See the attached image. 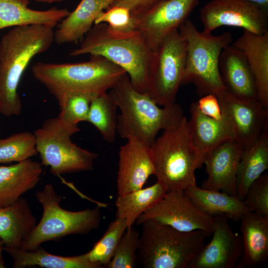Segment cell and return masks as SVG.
Listing matches in <instances>:
<instances>
[{"instance_id": "1", "label": "cell", "mask_w": 268, "mask_h": 268, "mask_svg": "<svg viewBox=\"0 0 268 268\" xmlns=\"http://www.w3.org/2000/svg\"><path fill=\"white\" fill-rule=\"evenodd\" d=\"M31 71L33 77L54 97L60 111L70 96L84 94L94 98L107 92L127 74L120 67L97 55L80 63L39 62L33 65Z\"/></svg>"}, {"instance_id": "2", "label": "cell", "mask_w": 268, "mask_h": 268, "mask_svg": "<svg viewBox=\"0 0 268 268\" xmlns=\"http://www.w3.org/2000/svg\"><path fill=\"white\" fill-rule=\"evenodd\" d=\"M54 42V28L42 25L13 27L0 41V113L18 116L23 106L17 89L31 60Z\"/></svg>"}, {"instance_id": "3", "label": "cell", "mask_w": 268, "mask_h": 268, "mask_svg": "<svg viewBox=\"0 0 268 268\" xmlns=\"http://www.w3.org/2000/svg\"><path fill=\"white\" fill-rule=\"evenodd\" d=\"M110 90L108 94L120 111L117 132L124 139H135L150 147L160 131L176 127L184 116L176 102L160 107L148 93L136 90L127 74Z\"/></svg>"}, {"instance_id": "4", "label": "cell", "mask_w": 268, "mask_h": 268, "mask_svg": "<svg viewBox=\"0 0 268 268\" xmlns=\"http://www.w3.org/2000/svg\"><path fill=\"white\" fill-rule=\"evenodd\" d=\"M102 56L125 70L137 91L147 93L149 71L154 55L140 32H120L106 23L94 24L80 46L69 55Z\"/></svg>"}, {"instance_id": "5", "label": "cell", "mask_w": 268, "mask_h": 268, "mask_svg": "<svg viewBox=\"0 0 268 268\" xmlns=\"http://www.w3.org/2000/svg\"><path fill=\"white\" fill-rule=\"evenodd\" d=\"M137 263L145 268H188L210 234L179 231L152 219L142 224Z\"/></svg>"}, {"instance_id": "6", "label": "cell", "mask_w": 268, "mask_h": 268, "mask_svg": "<svg viewBox=\"0 0 268 268\" xmlns=\"http://www.w3.org/2000/svg\"><path fill=\"white\" fill-rule=\"evenodd\" d=\"M187 122L184 116L178 126L163 131L150 147L155 175L168 191L196 185L195 171L204 163L205 155L193 145Z\"/></svg>"}, {"instance_id": "7", "label": "cell", "mask_w": 268, "mask_h": 268, "mask_svg": "<svg viewBox=\"0 0 268 268\" xmlns=\"http://www.w3.org/2000/svg\"><path fill=\"white\" fill-rule=\"evenodd\" d=\"M187 42L185 67L181 85L193 83L198 94L217 95L225 90L219 69L222 50L230 45L233 37L229 32L214 36L200 32L188 19L178 29Z\"/></svg>"}, {"instance_id": "8", "label": "cell", "mask_w": 268, "mask_h": 268, "mask_svg": "<svg viewBox=\"0 0 268 268\" xmlns=\"http://www.w3.org/2000/svg\"><path fill=\"white\" fill-rule=\"evenodd\" d=\"M42 205L43 214L40 221L22 242L20 248L34 250L42 243L58 241L69 235H85L97 229L101 221L99 206L73 211L60 205L63 198L51 184L35 194Z\"/></svg>"}, {"instance_id": "9", "label": "cell", "mask_w": 268, "mask_h": 268, "mask_svg": "<svg viewBox=\"0 0 268 268\" xmlns=\"http://www.w3.org/2000/svg\"><path fill=\"white\" fill-rule=\"evenodd\" d=\"M80 131L59 117L46 119L34 134L41 164L49 166L51 173L60 177L67 173L92 169L98 154L72 142L71 137Z\"/></svg>"}, {"instance_id": "10", "label": "cell", "mask_w": 268, "mask_h": 268, "mask_svg": "<svg viewBox=\"0 0 268 268\" xmlns=\"http://www.w3.org/2000/svg\"><path fill=\"white\" fill-rule=\"evenodd\" d=\"M187 42L178 29L168 35L154 52L148 94L159 106L175 103L185 67Z\"/></svg>"}, {"instance_id": "11", "label": "cell", "mask_w": 268, "mask_h": 268, "mask_svg": "<svg viewBox=\"0 0 268 268\" xmlns=\"http://www.w3.org/2000/svg\"><path fill=\"white\" fill-rule=\"evenodd\" d=\"M203 32L223 26L240 27L256 34L268 32V8L243 0H212L200 10Z\"/></svg>"}, {"instance_id": "12", "label": "cell", "mask_w": 268, "mask_h": 268, "mask_svg": "<svg viewBox=\"0 0 268 268\" xmlns=\"http://www.w3.org/2000/svg\"><path fill=\"white\" fill-rule=\"evenodd\" d=\"M152 219L181 231L202 230L211 234L213 217L197 207L184 190L169 191L157 203L141 214L135 223Z\"/></svg>"}, {"instance_id": "13", "label": "cell", "mask_w": 268, "mask_h": 268, "mask_svg": "<svg viewBox=\"0 0 268 268\" xmlns=\"http://www.w3.org/2000/svg\"><path fill=\"white\" fill-rule=\"evenodd\" d=\"M199 3V0H164L132 16L135 29L155 52L163 40L188 19Z\"/></svg>"}, {"instance_id": "14", "label": "cell", "mask_w": 268, "mask_h": 268, "mask_svg": "<svg viewBox=\"0 0 268 268\" xmlns=\"http://www.w3.org/2000/svg\"><path fill=\"white\" fill-rule=\"evenodd\" d=\"M215 95L223 117L233 129L235 139L244 150L249 148L268 129V109L259 101L236 99L225 90Z\"/></svg>"}, {"instance_id": "15", "label": "cell", "mask_w": 268, "mask_h": 268, "mask_svg": "<svg viewBox=\"0 0 268 268\" xmlns=\"http://www.w3.org/2000/svg\"><path fill=\"white\" fill-rule=\"evenodd\" d=\"M212 237L192 260L188 268H235L243 254L242 238L232 230L228 218L213 216Z\"/></svg>"}, {"instance_id": "16", "label": "cell", "mask_w": 268, "mask_h": 268, "mask_svg": "<svg viewBox=\"0 0 268 268\" xmlns=\"http://www.w3.org/2000/svg\"><path fill=\"white\" fill-rule=\"evenodd\" d=\"M244 149L235 139L226 141L205 155L204 163L207 178L201 188L221 191L237 197L236 179L239 164Z\"/></svg>"}, {"instance_id": "17", "label": "cell", "mask_w": 268, "mask_h": 268, "mask_svg": "<svg viewBox=\"0 0 268 268\" xmlns=\"http://www.w3.org/2000/svg\"><path fill=\"white\" fill-rule=\"evenodd\" d=\"M152 175H155V169L150 146L135 139H128L119 152L118 195L142 188Z\"/></svg>"}, {"instance_id": "18", "label": "cell", "mask_w": 268, "mask_h": 268, "mask_svg": "<svg viewBox=\"0 0 268 268\" xmlns=\"http://www.w3.org/2000/svg\"><path fill=\"white\" fill-rule=\"evenodd\" d=\"M218 66L225 91L230 95L246 102L259 101L254 76L240 50L233 45L224 48Z\"/></svg>"}, {"instance_id": "19", "label": "cell", "mask_w": 268, "mask_h": 268, "mask_svg": "<svg viewBox=\"0 0 268 268\" xmlns=\"http://www.w3.org/2000/svg\"><path fill=\"white\" fill-rule=\"evenodd\" d=\"M42 172L41 163L30 158L0 166V207L14 203L22 195L34 188Z\"/></svg>"}, {"instance_id": "20", "label": "cell", "mask_w": 268, "mask_h": 268, "mask_svg": "<svg viewBox=\"0 0 268 268\" xmlns=\"http://www.w3.org/2000/svg\"><path fill=\"white\" fill-rule=\"evenodd\" d=\"M115 0H81L75 9L64 18L54 31L57 45L77 43L90 30L96 18Z\"/></svg>"}, {"instance_id": "21", "label": "cell", "mask_w": 268, "mask_h": 268, "mask_svg": "<svg viewBox=\"0 0 268 268\" xmlns=\"http://www.w3.org/2000/svg\"><path fill=\"white\" fill-rule=\"evenodd\" d=\"M232 45L244 55L256 80L259 101L268 109V32L258 35L243 30Z\"/></svg>"}, {"instance_id": "22", "label": "cell", "mask_w": 268, "mask_h": 268, "mask_svg": "<svg viewBox=\"0 0 268 268\" xmlns=\"http://www.w3.org/2000/svg\"><path fill=\"white\" fill-rule=\"evenodd\" d=\"M190 118L188 127L192 142L201 153H206L218 145L235 139L233 129L227 120L220 121L208 117L200 112L196 102L190 108Z\"/></svg>"}, {"instance_id": "23", "label": "cell", "mask_w": 268, "mask_h": 268, "mask_svg": "<svg viewBox=\"0 0 268 268\" xmlns=\"http://www.w3.org/2000/svg\"><path fill=\"white\" fill-rule=\"evenodd\" d=\"M240 220L243 254L237 268L258 267L268 259V218L250 211Z\"/></svg>"}, {"instance_id": "24", "label": "cell", "mask_w": 268, "mask_h": 268, "mask_svg": "<svg viewBox=\"0 0 268 268\" xmlns=\"http://www.w3.org/2000/svg\"><path fill=\"white\" fill-rule=\"evenodd\" d=\"M29 0H0V30L11 26L42 25L54 28L70 12L53 7L37 10L27 7Z\"/></svg>"}, {"instance_id": "25", "label": "cell", "mask_w": 268, "mask_h": 268, "mask_svg": "<svg viewBox=\"0 0 268 268\" xmlns=\"http://www.w3.org/2000/svg\"><path fill=\"white\" fill-rule=\"evenodd\" d=\"M37 224L27 200L21 197L9 205L0 207V238L4 246L20 248Z\"/></svg>"}, {"instance_id": "26", "label": "cell", "mask_w": 268, "mask_h": 268, "mask_svg": "<svg viewBox=\"0 0 268 268\" xmlns=\"http://www.w3.org/2000/svg\"><path fill=\"white\" fill-rule=\"evenodd\" d=\"M184 192L197 207L212 217L223 215L228 219L240 220L250 212L243 201L223 192L204 189L196 185Z\"/></svg>"}, {"instance_id": "27", "label": "cell", "mask_w": 268, "mask_h": 268, "mask_svg": "<svg viewBox=\"0 0 268 268\" xmlns=\"http://www.w3.org/2000/svg\"><path fill=\"white\" fill-rule=\"evenodd\" d=\"M12 258L13 268L38 266L46 268H103L88 260L86 254L73 257H63L48 253L41 245L34 250L3 246Z\"/></svg>"}, {"instance_id": "28", "label": "cell", "mask_w": 268, "mask_h": 268, "mask_svg": "<svg viewBox=\"0 0 268 268\" xmlns=\"http://www.w3.org/2000/svg\"><path fill=\"white\" fill-rule=\"evenodd\" d=\"M268 169V129L256 142L243 150L236 179L237 197L243 201L251 185Z\"/></svg>"}, {"instance_id": "29", "label": "cell", "mask_w": 268, "mask_h": 268, "mask_svg": "<svg viewBox=\"0 0 268 268\" xmlns=\"http://www.w3.org/2000/svg\"><path fill=\"white\" fill-rule=\"evenodd\" d=\"M168 192L158 180L147 188L118 195L115 202L116 217L125 219L127 228L133 226L138 217L160 201Z\"/></svg>"}, {"instance_id": "30", "label": "cell", "mask_w": 268, "mask_h": 268, "mask_svg": "<svg viewBox=\"0 0 268 268\" xmlns=\"http://www.w3.org/2000/svg\"><path fill=\"white\" fill-rule=\"evenodd\" d=\"M117 106L107 92L91 101L87 121L94 126L103 138L109 143L115 142L117 133Z\"/></svg>"}, {"instance_id": "31", "label": "cell", "mask_w": 268, "mask_h": 268, "mask_svg": "<svg viewBox=\"0 0 268 268\" xmlns=\"http://www.w3.org/2000/svg\"><path fill=\"white\" fill-rule=\"evenodd\" d=\"M127 228L126 220L116 217L109 223L102 238L86 253L88 260L106 268Z\"/></svg>"}, {"instance_id": "32", "label": "cell", "mask_w": 268, "mask_h": 268, "mask_svg": "<svg viewBox=\"0 0 268 268\" xmlns=\"http://www.w3.org/2000/svg\"><path fill=\"white\" fill-rule=\"evenodd\" d=\"M38 154L34 134L23 132L0 138V163L21 162Z\"/></svg>"}, {"instance_id": "33", "label": "cell", "mask_w": 268, "mask_h": 268, "mask_svg": "<svg viewBox=\"0 0 268 268\" xmlns=\"http://www.w3.org/2000/svg\"><path fill=\"white\" fill-rule=\"evenodd\" d=\"M139 236L133 226L127 228L106 268H135Z\"/></svg>"}, {"instance_id": "34", "label": "cell", "mask_w": 268, "mask_h": 268, "mask_svg": "<svg viewBox=\"0 0 268 268\" xmlns=\"http://www.w3.org/2000/svg\"><path fill=\"white\" fill-rule=\"evenodd\" d=\"M244 204L251 212L268 218V174H263L249 188Z\"/></svg>"}, {"instance_id": "35", "label": "cell", "mask_w": 268, "mask_h": 268, "mask_svg": "<svg viewBox=\"0 0 268 268\" xmlns=\"http://www.w3.org/2000/svg\"><path fill=\"white\" fill-rule=\"evenodd\" d=\"M93 98L84 94H74L70 96L58 116L64 123L70 126H78L79 122L87 121Z\"/></svg>"}, {"instance_id": "36", "label": "cell", "mask_w": 268, "mask_h": 268, "mask_svg": "<svg viewBox=\"0 0 268 268\" xmlns=\"http://www.w3.org/2000/svg\"><path fill=\"white\" fill-rule=\"evenodd\" d=\"M100 23H106L112 29L120 32H129L135 29L130 10L123 6H112L102 12L94 24Z\"/></svg>"}, {"instance_id": "37", "label": "cell", "mask_w": 268, "mask_h": 268, "mask_svg": "<svg viewBox=\"0 0 268 268\" xmlns=\"http://www.w3.org/2000/svg\"><path fill=\"white\" fill-rule=\"evenodd\" d=\"M196 104L200 112L203 115L218 121L224 118L218 100L215 95L208 94L202 96L196 102Z\"/></svg>"}, {"instance_id": "38", "label": "cell", "mask_w": 268, "mask_h": 268, "mask_svg": "<svg viewBox=\"0 0 268 268\" xmlns=\"http://www.w3.org/2000/svg\"><path fill=\"white\" fill-rule=\"evenodd\" d=\"M164 0H115L112 6H123L127 7L132 16L136 15L152 7Z\"/></svg>"}, {"instance_id": "39", "label": "cell", "mask_w": 268, "mask_h": 268, "mask_svg": "<svg viewBox=\"0 0 268 268\" xmlns=\"http://www.w3.org/2000/svg\"><path fill=\"white\" fill-rule=\"evenodd\" d=\"M3 246L4 243L1 239L0 238V268H4L5 267L2 256Z\"/></svg>"}, {"instance_id": "40", "label": "cell", "mask_w": 268, "mask_h": 268, "mask_svg": "<svg viewBox=\"0 0 268 268\" xmlns=\"http://www.w3.org/2000/svg\"><path fill=\"white\" fill-rule=\"evenodd\" d=\"M251 1L252 2L256 3L258 4L263 7H265L268 8V0H243Z\"/></svg>"}, {"instance_id": "41", "label": "cell", "mask_w": 268, "mask_h": 268, "mask_svg": "<svg viewBox=\"0 0 268 268\" xmlns=\"http://www.w3.org/2000/svg\"><path fill=\"white\" fill-rule=\"evenodd\" d=\"M36 0L37 1H39V2H46V3H53V2L62 1L65 0Z\"/></svg>"}, {"instance_id": "42", "label": "cell", "mask_w": 268, "mask_h": 268, "mask_svg": "<svg viewBox=\"0 0 268 268\" xmlns=\"http://www.w3.org/2000/svg\"><path fill=\"white\" fill-rule=\"evenodd\" d=\"M0 132H1V130H0Z\"/></svg>"}]
</instances>
